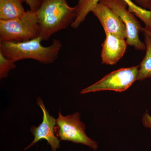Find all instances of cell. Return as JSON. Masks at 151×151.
<instances>
[{"instance_id":"obj_1","label":"cell","mask_w":151,"mask_h":151,"mask_svg":"<svg viewBox=\"0 0 151 151\" xmlns=\"http://www.w3.org/2000/svg\"><path fill=\"white\" fill-rule=\"evenodd\" d=\"M42 40L38 37L25 42H0V52L8 59L15 63L21 60H35L43 64H50L57 58L62 43L54 39L51 45L42 46Z\"/></svg>"},{"instance_id":"obj_2","label":"cell","mask_w":151,"mask_h":151,"mask_svg":"<svg viewBox=\"0 0 151 151\" xmlns=\"http://www.w3.org/2000/svg\"><path fill=\"white\" fill-rule=\"evenodd\" d=\"M36 12L42 41L71 25L76 16V6H70L66 0H42Z\"/></svg>"},{"instance_id":"obj_3","label":"cell","mask_w":151,"mask_h":151,"mask_svg":"<svg viewBox=\"0 0 151 151\" xmlns=\"http://www.w3.org/2000/svg\"><path fill=\"white\" fill-rule=\"evenodd\" d=\"M40 35V27L36 11L30 9L21 17L0 20V42L27 41Z\"/></svg>"},{"instance_id":"obj_4","label":"cell","mask_w":151,"mask_h":151,"mask_svg":"<svg viewBox=\"0 0 151 151\" xmlns=\"http://www.w3.org/2000/svg\"><path fill=\"white\" fill-rule=\"evenodd\" d=\"M80 119V113L78 112L64 116L60 110L56 119L60 140L83 144L96 150L98 147L97 143L86 135L85 125Z\"/></svg>"},{"instance_id":"obj_5","label":"cell","mask_w":151,"mask_h":151,"mask_svg":"<svg viewBox=\"0 0 151 151\" xmlns=\"http://www.w3.org/2000/svg\"><path fill=\"white\" fill-rule=\"evenodd\" d=\"M139 68V65L122 68L113 71L96 83L82 90L81 94L104 90L124 92L137 80Z\"/></svg>"},{"instance_id":"obj_6","label":"cell","mask_w":151,"mask_h":151,"mask_svg":"<svg viewBox=\"0 0 151 151\" xmlns=\"http://www.w3.org/2000/svg\"><path fill=\"white\" fill-rule=\"evenodd\" d=\"M99 2L109 7L122 19L127 29V45L134 47L136 50H146L145 44L139 37V33L142 32L143 27L136 16L127 9L126 2L124 0H100Z\"/></svg>"},{"instance_id":"obj_7","label":"cell","mask_w":151,"mask_h":151,"mask_svg":"<svg viewBox=\"0 0 151 151\" xmlns=\"http://www.w3.org/2000/svg\"><path fill=\"white\" fill-rule=\"evenodd\" d=\"M37 104L40 107L43 113L42 121L38 127L33 126L30 131L34 137L33 141L25 148L28 150L41 139H45L51 146L52 151H57L60 148V140L55 136V126L56 125V119L49 114L47 110L43 100L40 97L37 99Z\"/></svg>"},{"instance_id":"obj_8","label":"cell","mask_w":151,"mask_h":151,"mask_svg":"<svg viewBox=\"0 0 151 151\" xmlns=\"http://www.w3.org/2000/svg\"><path fill=\"white\" fill-rule=\"evenodd\" d=\"M128 6V10L139 18L145 24V27L151 31V10L139 6L132 0H124ZM100 0H78L76 7V16L71 27L76 28L83 22L87 14L91 12L93 6Z\"/></svg>"},{"instance_id":"obj_9","label":"cell","mask_w":151,"mask_h":151,"mask_svg":"<svg viewBox=\"0 0 151 151\" xmlns=\"http://www.w3.org/2000/svg\"><path fill=\"white\" fill-rule=\"evenodd\" d=\"M91 12L100 21L105 33H110L126 39L127 29L124 23L119 16L109 7L99 2L93 6Z\"/></svg>"},{"instance_id":"obj_10","label":"cell","mask_w":151,"mask_h":151,"mask_svg":"<svg viewBox=\"0 0 151 151\" xmlns=\"http://www.w3.org/2000/svg\"><path fill=\"white\" fill-rule=\"evenodd\" d=\"M105 33V39L102 44L101 53L102 63L115 65L124 56L128 45L126 40L110 33Z\"/></svg>"},{"instance_id":"obj_11","label":"cell","mask_w":151,"mask_h":151,"mask_svg":"<svg viewBox=\"0 0 151 151\" xmlns=\"http://www.w3.org/2000/svg\"><path fill=\"white\" fill-rule=\"evenodd\" d=\"M23 2L22 0H0V20L21 17L26 12Z\"/></svg>"},{"instance_id":"obj_12","label":"cell","mask_w":151,"mask_h":151,"mask_svg":"<svg viewBox=\"0 0 151 151\" xmlns=\"http://www.w3.org/2000/svg\"><path fill=\"white\" fill-rule=\"evenodd\" d=\"M142 32L145 36V43L146 45V54L141 63L139 68L137 81L151 77V36L143 27Z\"/></svg>"},{"instance_id":"obj_13","label":"cell","mask_w":151,"mask_h":151,"mask_svg":"<svg viewBox=\"0 0 151 151\" xmlns=\"http://www.w3.org/2000/svg\"><path fill=\"white\" fill-rule=\"evenodd\" d=\"M15 63L6 58L0 52V79L6 78L11 70L16 68Z\"/></svg>"},{"instance_id":"obj_14","label":"cell","mask_w":151,"mask_h":151,"mask_svg":"<svg viewBox=\"0 0 151 151\" xmlns=\"http://www.w3.org/2000/svg\"><path fill=\"white\" fill-rule=\"evenodd\" d=\"M25 2L29 6L30 9L37 11L41 4L42 0H22Z\"/></svg>"},{"instance_id":"obj_15","label":"cell","mask_w":151,"mask_h":151,"mask_svg":"<svg viewBox=\"0 0 151 151\" xmlns=\"http://www.w3.org/2000/svg\"><path fill=\"white\" fill-rule=\"evenodd\" d=\"M136 4L145 9L151 10V0H134Z\"/></svg>"},{"instance_id":"obj_16","label":"cell","mask_w":151,"mask_h":151,"mask_svg":"<svg viewBox=\"0 0 151 151\" xmlns=\"http://www.w3.org/2000/svg\"><path fill=\"white\" fill-rule=\"evenodd\" d=\"M142 121L143 126L145 128L150 129L151 132V116L147 111L143 114Z\"/></svg>"},{"instance_id":"obj_17","label":"cell","mask_w":151,"mask_h":151,"mask_svg":"<svg viewBox=\"0 0 151 151\" xmlns=\"http://www.w3.org/2000/svg\"><path fill=\"white\" fill-rule=\"evenodd\" d=\"M144 28V29H145L146 31H147V32L149 34H150L151 36V31L150 30H149V29H148L147 28H146L145 27Z\"/></svg>"}]
</instances>
